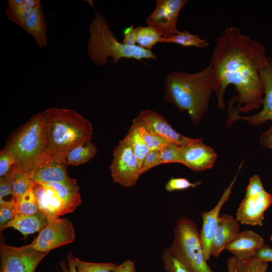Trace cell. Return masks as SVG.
Masks as SVG:
<instances>
[{
    "label": "cell",
    "mask_w": 272,
    "mask_h": 272,
    "mask_svg": "<svg viewBox=\"0 0 272 272\" xmlns=\"http://www.w3.org/2000/svg\"><path fill=\"white\" fill-rule=\"evenodd\" d=\"M135 33L136 43L142 48L150 51L163 38L158 30L150 26L137 27L135 28Z\"/></svg>",
    "instance_id": "cell-30"
},
{
    "label": "cell",
    "mask_w": 272,
    "mask_h": 272,
    "mask_svg": "<svg viewBox=\"0 0 272 272\" xmlns=\"http://www.w3.org/2000/svg\"><path fill=\"white\" fill-rule=\"evenodd\" d=\"M243 161L240 164L237 172L229 185L225 189L216 206L211 211L202 213V226L199 233V240L207 261L210 258L211 245L214 238L219 220L220 210L229 199L238 173L241 169Z\"/></svg>",
    "instance_id": "cell-13"
},
{
    "label": "cell",
    "mask_w": 272,
    "mask_h": 272,
    "mask_svg": "<svg viewBox=\"0 0 272 272\" xmlns=\"http://www.w3.org/2000/svg\"><path fill=\"white\" fill-rule=\"evenodd\" d=\"M182 146L171 143L159 151V158L161 164L171 163H181Z\"/></svg>",
    "instance_id": "cell-33"
},
{
    "label": "cell",
    "mask_w": 272,
    "mask_h": 272,
    "mask_svg": "<svg viewBox=\"0 0 272 272\" xmlns=\"http://www.w3.org/2000/svg\"><path fill=\"white\" fill-rule=\"evenodd\" d=\"M187 0H157L153 12L146 19L148 26L158 30L163 38H170L179 31L177 28L179 14Z\"/></svg>",
    "instance_id": "cell-11"
},
{
    "label": "cell",
    "mask_w": 272,
    "mask_h": 272,
    "mask_svg": "<svg viewBox=\"0 0 272 272\" xmlns=\"http://www.w3.org/2000/svg\"><path fill=\"white\" fill-rule=\"evenodd\" d=\"M159 151H150L143 160L140 168L141 175L153 167L161 164Z\"/></svg>",
    "instance_id": "cell-38"
},
{
    "label": "cell",
    "mask_w": 272,
    "mask_h": 272,
    "mask_svg": "<svg viewBox=\"0 0 272 272\" xmlns=\"http://www.w3.org/2000/svg\"><path fill=\"white\" fill-rule=\"evenodd\" d=\"M253 257L262 262H272V248L263 244L256 251Z\"/></svg>",
    "instance_id": "cell-40"
},
{
    "label": "cell",
    "mask_w": 272,
    "mask_h": 272,
    "mask_svg": "<svg viewBox=\"0 0 272 272\" xmlns=\"http://www.w3.org/2000/svg\"><path fill=\"white\" fill-rule=\"evenodd\" d=\"M0 272H4V271H0Z\"/></svg>",
    "instance_id": "cell-47"
},
{
    "label": "cell",
    "mask_w": 272,
    "mask_h": 272,
    "mask_svg": "<svg viewBox=\"0 0 272 272\" xmlns=\"http://www.w3.org/2000/svg\"><path fill=\"white\" fill-rule=\"evenodd\" d=\"M268 58L264 46L242 33L239 27L222 30L210 60L218 108H225L224 95L230 85L237 92L232 98L238 112L247 113L259 108L264 97L260 73L267 65Z\"/></svg>",
    "instance_id": "cell-1"
},
{
    "label": "cell",
    "mask_w": 272,
    "mask_h": 272,
    "mask_svg": "<svg viewBox=\"0 0 272 272\" xmlns=\"http://www.w3.org/2000/svg\"><path fill=\"white\" fill-rule=\"evenodd\" d=\"M228 272H263L266 271L268 264L252 257L246 260H240L232 256L227 261Z\"/></svg>",
    "instance_id": "cell-25"
},
{
    "label": "cell",
    "mask_w": 272,
    "mask_h": 272,
    "mask_svg": "<svg viewBox=\"0 0 272 272\" xmlns=\"http://www.w3.org/2000/svg\"><path fill=\"white\" fill-rule=\"evenodd\" d=\"M261 79L264 87L263 108L257 113L247 116H241L236 110L232 100L228 103V118L226 126H230L239 120L247 121L249 124L258 126L264 122L272 121V58L269 57L267 65L260 71Z\"/></svg>",
    "instance_id": "cell-10"
},
{
    "label": "cell",
    "mask_w": 272,
    "mask_h": 272,
    "mask_svg": "<svg viewBox=\"0 0 272 272\" xmlns=\"http://www.w3.org/2000/svg\"><path fill=\"white\" fill-rule=\"evenodd\" d=\"M23 29L34 38L39 47L43 48L47 45V24L41 3L35 9L32 15L26 21Z\"/></svg>",
    "instance_id": "cell-21"
},
{
    "label": "cell",
    "mask_w": 272,
    "mask_h": 272,
    "mask_svg": "<svg viewBox=\"0 0 272 272\" xmlns=\"http://www.w3.org/2000/svg\"><path fill=\"white\" fill-rule=\"evenodd\" d=\"M39 211L48 222L66 213L65 205L55 189L47 183H36L33 188Z\"/></svg>",
    "instance_id": "cell-15"
},
{
    "label": "cell",
    "mask_w": 272,
    "mask_h": 272,
    "mask_svg": "<svg viewBox=\"0 0 272 272\" xmlns=\"http://www.w3.org/2000/svg\"><path fill=\"white\" fill-rule=\"evenodd\" d=\"M16 214L15 197L7 201L0 199V227L11 220Z\"/></svg>",
    "instance_id": "cell-35"
},
{
    "label": "cell",
    "mask_w": 272,
    "mask_h": 272,
    "mask_svg": "<svg viewBox=\"0 0 272 272\" xmlns=\"http://www.w3.org/2000/svg\"><path fill=\"white\" fill-rule=\"evenodd\" d=\"M271 203L272 195L265 189L253 195L245 196L237 210L236 220L242 224L261 226L264 213Z\"/></svg>",
    "instance_id": "cell-12"
},
{
    "label": "cell",
    "mask_w": 272,
    "mask_h": 272,
    "mask_svg": "<svg viewBox=\"0 0 272 272\" xmlns=\"http://www.w3.org/2000/svg\"><path fill=\"white\" fill-rule=\"evenodd\" d=\"M123 39L122 43L129 46L136 45V37L135 28L133 25L126 28L123 31Z\"/></svg>",
    "instance_id": "cell-42"
},
{
    "label": "cell",
    "mask_w": 272,
    "mask_h": 272,
    "mask_svg": "<svg viewBox=\"0 0 272 272\" xmlns=\"http://www.w3.org/2000/svg\"><path fill=\"white\" fill-rule=\"evenodd\" d=\"M75 240V232L71 222L67 218H59L48 222L32 243L37 250L49 252Z\"/></svg>",
    "instance_id": "cell-9"
},
{
    "label": "cell",
    "mask_w": 272,
    "mask_h": 272,
    "mask_svg": "<svg viewBox=\"0 0 272 272\" xmlns=\"http://www.w3.org/2000/svg\"><path fill=\"white\" fill-rule=\"evenodd\" d=\"M160 42L176 43L185 47L205 48L209 43L200 38L198 35L193 34L187 30L179 32L177 34L168 38H162Z\"/></svg>",
    "instance_id": "cell-29"
},
{
    "label": "cell",
    "mask_w": 272,
    "mask_h": 272,
    "mask_svg": "<svg viewBox=\"0 0 272 272\" xmlns=\"http://www.w3.org/2000/svg\"><path fill=\"white\" fill-rule=\"evenodd\" d=\"M137 118L148 128L171 142L185 145L194 142L197 139L179 133L163 116L155 111L150 109L143 110Z\"/></svg>",
    "instance_id": "cell-16"
},
{
    "label": "cell",
    "mask_w": 272,
    "mask_h": 272,
    "mask_svg": "<svg viewBox=\"0 0 272 272\" xmlns=\"http://www.w3.org/2000/svg\"><path fill=\"white\" fill-rule=\"evenodd\" d=\"M133 122L150 151L160 150L172 143L148 128L137 117Z\"/></svg>",
    "instance_id": "cell-28"
},
{
    "label": "cell",
    "mask_w": 272,
    "mask_h": 272,
    "mask_svg": "<svg viewBox=\"0 0 272 272\" xmlns=\"http://www.w3.org/2000/svg\"><path fill=\"white\" fill-rule=\"evenodd\" d=\"M263 245V239L256 232L245 230L238 233L225 249L240 260L253 257L256 251Z\"/></svg>",
    "instance_id": "cell-18"
},
{
    "label": "cell",
    "mask_w": 272,
    "mask_h": 272,
    "mask_svg": "<svg viewBox=\"0 0 272 272\" xmlns=\"http://www.w3.org/2000/svg\"><path fill=\"white\" fill-rule=\"evenodd\" d=\"M11 194L13 196L10 173L0 178V199Z\"/></svg>",
    "instance_id": "cell-41"
},
{
    "label": "cell",
    "mask_w": 272,
    "mask_h": 272,
    "mask_svg": "<svg viewBox=\"0 0 272 272\" xmlns=\"http://www.w3.org/2000/svg\"><path fill=\"white\" fill-rule=\"evenodd\" d=\"M113 155L109 169L113 182L125 187L134 186L141 176V166L131 147L120 140Z\"/></svg>",
    "instance_id": "cell-8"
},
{
    "label": "cell",
    "mask_w": 272,
    "mask_h": 272,
    "mask_svg": "<svg viewBox=\"0 0 272 272\" xmlns=\"http://www.w3.org/2000/svg\"><path fill=\"white\" fill-rule=\"evenodd\" d=\"M123 140L131 147L140 166H141L144 159L150 150L133 121L127 133Z\"/></svg>",
    "instance_id": "cell-27"
},
{
    "label": "cell",
    "mask_w": 272,
    "mask_h": 272,
    "mask_svg": "<svg viewBox=\"0 0 272 272\" xmlns=\"http://www.w3.org/2000/svg\"><path fill=\"white\" fill-rule=\"evenodd\" d=\"M42 114L49 155L65 158L71 149L91 140L93 133L91 122L75 110L51 107Z\"/></svg>",
    "instance_id": "cell-3"
},
{
    "label": "cell",
    "mask_w": 272,
    "mask_h": 272,
    "mask_svg": "<svg viewBox=\"0 0 272 272\" xmlns=\"http://www.w3.org/2000/svg\"><path fill=\"white\" fill-rule=\"evenodd\" d=\"M263 272H266V271H263Z\"/></svg>",
    "instance_id": "cell-48"
},
{
    "label": "cell",
    "mask_w": 272,
    "mask_h": 272,
    "mask_svg": "<svg viewBox=\"0 0 272 272\" xmlns=\"http://www.w3.org/2000/svg\"><path fill=\"white\" fill-rule=\"evenodd\" d=\"M5 148L13 156L16 162L14 167L30 174L49 155L42 113L33 115L19 128L8 140Z\"/></svg>",
    "instance_id": "cell-5"
},
{
    "label": "cell",
    "mask_w": 272,
    "mask_h": 272,
    "mask_svg": "<svg viewBox=\"0 0 272 272\" xmlns=\"http://www.w3.org/2000/svg\"><path fill=\"white\" fill-rule=\"evenodd\" d=\"M169 248L172 255L188 272H213L207 262L200 243L199 233L193 221L186 218L177 221Z\"/></svg>",
    "instance_id": "cell-6"
},
{
    "label": "cell",
    "mask_w": 272,
    "mask_h": 272,
    "mask_svg": "<svg viewBox=\"0 0 272 272\" xmlns=\"http://www.w3.org/2000/svg\"><path fill=\"white\" fill-rule=\"evenodd\" d=\"M65 158L49 155L30 173L36 183L63 182L71 178L67 173Z\"/></svg>",
    "instance_id": "cell-17"
},
{
    "label": "cell",
    "mask_w": 272,
    "mask_h": 272,
    "mask_svg": "<svg viewBox=\"0 0 272 272\" xmlns=\"http://www.w3.org/2000/svg\"><path fill=\"white\" fill-rule=\"evenodd\" d=\"M97 153V147L89 141L71 149L67 154L65 160L68 165L78 166L93 159Z\"/></svg>",
    "instance_id": "cell-24"
},
{
    "label": "cell",
    "mask_w": 272,
    "mask_h": 272,
    "mask_svg": "<svg viewBox=\"0 0 272 272\" xmlns=\"http://www.w3.org/2000/svg\"><path fill=\"white\" fill-rule=\"evenodd\" d=\"M163 267L166 272H188L185 266L171 254L169 247L162 254Z\"/></svg>",
    "instance_id": "cell-34"
},
{
    "label": "cell",
    "mask_w": 272,
    "mask_h": 272,
    "mask_svg": "<svg viewBox=\"0 0 272 272\" xmlns=\"http://www.w3.org/2000/svg\"><path fill=\"white\" fill-rule=\"evenodd\" d=\"M48 223L47 218L40 211L32 215L17 213L11 220L0 227V229L2 231L8 228H13L26 237L29 234L40 232Z\"/></svg>",
    "instance_id": "cell-20"
},
{
    "label": "cell",
    "mask_w": 272,
    "mask_h": 272,
    "mask_svg": "<svg viewBox=\"0 0 272 272\" xmlns=\"http://www.w3.org/2000/svg\"><path fill=\"white\" fill-rule=\"evenodd\" d=\"M10 174L13 196L15 198L20 197L31 190L36 183L30 177V174L22 172L14 166Z\"/></svg>",
    "instance_id": "cell-26"
},
{
    "label": "cell",
    "mask_w": 272,
    "mask_h": 272,
    "mask_svg": "<svg viewBox=\"0 0 272 272\" xmlns=\"http://www.w3.org/2000/svg\"><path fill=\"white\" fill-rule=\"evenodd\" d=\"M90 37L87 46L89 58L96 65L103 66L112 58L116 64L123 58L157 60L151 51L139 45L127 46L120 42L110 29L107 19L98 10H95V16L89 26Z\"/></svg>",
    "instance_id": "cell-4"
},
{
    "label": "cell",
    "mask_w": 272,
    "mask_h": 272,
    "mask_svg": "<svg viewBox=\"0 0 272 272\" xmlns=\"http://www.w3.org/2000/svg\"><path fill=\"white\" fill-rule=\"evenodd\" d=\"M15 163L12 154L4 148L0 153V178L9 174Z\"/></svg>",
    "instance_id": "cell-37"
},
{
    "label": "cell",
    "mask_w": 272,
    "mask_h": 272,
    "mask_svg": "<svg viewBox=\"0 0 272 272\" xmlns=\"http://www.w3.org/2000/svg\"><path fill=\"white\" fill-rule=\"evenodd\" d=\"M201 184L200 181L191 182L185 178L171 177L165 184V188L166 191L172 192L189 188H195Z\"/></svg>",
    "instance_id": "cell-36"
},
{
    "label": "cell",
    "mask_w": 272,
    "mask_h": 272,
    "mask_svg": "<svg viewBox=\"0 0 272 272\" xmlns=\"http://www.w3.org/2000/svg\"><path fill=\"white\" fill-rule=\"evenodd\" d=\"M263 190L264 189L260 177L257 175H254L249 178L245 196L253 195L259 193Z\"/></svg>",
    "instance_id": "cell-39"
},
{
    "label": "cell",
    "mask_w": 272,
    "mask_h": 272,
    "mask_svg": "<svg viewBox=\"0 0 272 272\" xmlns=\"http://www.w3.org/2000/svg\"><path fill=\"white\" fill-rule=\"evenodd\" d=\"M260 143L262 146L272 150V125L260 138Z\"/></svg>",
    "instance_id": "cell-45"
},
{
    "label": "cell",
    "mask_w": 272,
    "mask_h": 272,
    "mask_svg": "<svg viewBox=\"0 0 272 272\" xmlns=\"http://www.w3.org/2000/svg\"><path fill=\"white\" fill-rule=\"evenodd\" d=\"M16 214L32 215L39 212L37 199L33 188L18 198H15Z\"/></svg>",
    "instance_id": "cell-31"
},
{
    "label": "cell",
    "mask_w": 272,
    "mask_h": 272,
    "mask_svg": "<svg viewBox=\"0 0 272 272\" xmlns=\"http://www.w3.org/2000/svg\"><path fill=\"white\" fill-rule=\"evenodd\" d=\"M47 183L57 192L65 205L67 214L73 212L81 203L80 187L75 179L71 178L63 182Z\"/></svg>",
    "instance_id": "cell-23"
},
{
    "label": "cell",
    "mask_w": 272,
    "mask_h": 272,
    "mask_svg": "<svg viewBox=\"0 0 272 272\" xmlns=\"http://www.w3.org/2000/svg\"><path fill=\"white\" fill-rule=\"evenodd\" d=\"M239 229L238 222L231 215L224 214L220 217L211 245V255L217 257L237 235Z\"/></svg>",
    "instance_id": "cell-19"
},
{
    "label": "cell",
    "mask_w": 272,
    "mask_h": 272,
    "mask_svg": "<svg viewBox=\"0 0 272 272\" xmlns=\"http://www.w3.org/2000/svg\"><path fill=\"white\" fill-rule=\"evenodd\" d=\"M41 3L39 0H9L6 15L8 19L23 29L26 21Z\"/></svg>",
    "instance_id": "cell-22"
},
{
    "label": "cell",
    "mask_w": 272,
    "mask_h": 272,
    "mask_svg": "<svg viewBox=\"0 0 272 272\" xmlns=\"http://www.w3.org/2000/svg\"><path fill=\"white\" fill-rule=\"evenodd\" d=\"M209 64L194 74L173 71L164 82V99L175 105L179 112L186 111L194 125L198 124L208 111L214 92Z\"/></svg>",
    "instance_id": "cell-2"
},
{
    "label": "cell",
    "mask_w": 272,
    "mask_h": 272,
    "mask_svg": "<svg viewBox=\"0 0 272 272\" xmlns=\"http://www.w3.org/2000/svg\"><path fill=\"white\" fill-rule=\"evenodd\" d=\"M48 252L35 249L31 244L14 247L0 244L1 271L35 272L36 267Z\"/></svg>",
    "instance_id": "cell-7"
},
{
    "label": "cell",
    "mask_w": 272,
    "mask_h": 272,
    "mask_svg": "<svg viewBox=\"0 0 272 272\" xmlns=\"http://www.w3.org/2000/svg\"><path fill=\"white\" fill-rule=\"evenodd\" d=\"M114 272H136L135 262L127 259L120 265H117Z\"/></svg>",
    "instance_id": "cell-44"
},
{
    "label": "cell",
    "mask_w": 272,
    "mask_h": 272,
    "mask_svg": "<svg viewBox=\"0 0 272 272\" xmlns=\"http://www.w3.org/2000/svg\"><path fill=\"white\" fill-rule=\"evenodd\" d=\"M78 272H114L117 264L111 262H90L75 257Z\"/></svg>",
    "instance_id": "cell-32"
},
{
    "label": "cell",
    "mask_w": 272,
    "mask_h": 272,
    "mask_svg": "<svg viewBox=\"0 0 272 272\" xmlns=\"http://www.w3.org/2000/svg\"><path fill=\"white\" fill-rule=\"evenodd\" d=\"M74 258L70 253L67 256L66 262L62 260L59 263L62 272H78Z\"/></svg>",
    "instance_id": "cell-43"
},
{
    "label": "cell",
    "mask_w": 272,
    "mask_h": 272,
    "mask_svg": "<svg viewBox=\"0 0 272 272\" xmlns=\"http://www.w3.org/2000/svg\"><path fill=\"white\" fill-rule=\"evenodd\" d=\"M270 239L272 241V234L271 235V236L270 237Z\"/></svg>",
    "instance_id": "cell-46"
},
{
    "label": "cell",
    "mask_w": 272,
    "mask_h": 272,
    "mask_svg": "<svg viewBox=\"0 0 272 272\" xmlns=\"http://www.w3.org/2000/svg\"><path fill=\"white\" fill-rule=\"evenodd\" d=\"M202 141L201 139H197L194 142L182 146L180 164L194 172L211 169L218 158L214 150Z\"/></svg>",
    "instance_id": "cell-14"
}]
</instances>
